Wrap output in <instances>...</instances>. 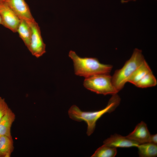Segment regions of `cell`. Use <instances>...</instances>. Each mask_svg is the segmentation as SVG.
<instances>
[{
	"label": "cell",
	"mask_w": 157,
	"mask_h": 157,
	"mask_svg": "<svg viewBox=\"0 0 157 157\" xmlns=\"http://www.w3.org/2000/svg\"><path fill=\"white\" fill-rule=\"evenodd\" d=\"M120 98L117 94L112 95L107 106L104 109L94 111H84L75 105L72 106L68 111L69 117L78 122L84 121L87 124L86 133L90 135L94 131L97 121L106 113H110L115 109L120 101Z\"/></svg>",
	"instance_id": "6da1fadb"
},
{
	"label": "cell",
	"mask_w": 157,
	"mask_h": 157,
	"mask_svg": "<svg viewBox=\"0 0 157 157\" xmlns=\"http://www.w3.org/2000/svg\"><path fill=\"white\" fill-rule=\"evenodd\" d=\"M69 56L72 60L75 74L85 78L94 75L110 74L113 66L100 63L96 58H82L74 51H70Z\"/></svg>",
	"instance_id": "7a4b0ae2"
},
{
	"label": "cell",
	"mask_w": 157,
	"mask_h": 157,
	"mask_svg": "<svg viewBox=\"0 0 157 157\" xmlns=\"http://www.w3.org/2000/svg\"><path fill=\"white\" fill-rule=\"evenodd\" d=\"M144 60L142 51L135 48L130 58L123 66L115 71L112 76V81L118 92L123 88L127 79Z\"/></svg>",
	"instance_id": "3957f363"
},
{
	"label": "cell",
	"mask_w": 157,
	"mask_h": 157,
	"mask_svg": "<svg viewBox=\"0 0 157 157\" xmlns=\"http://www.w3.org/2000/svg\"><path fill=\"white\" fill-rule=\"evenodd\" d=\"M83 84L87 89L98 94L112 95L118 92L112 83V76L109 74L97 75L86 78Z\"/></svg>",
	"instance_id": "277c9868"
},
{
	"label": "cell",
	"mask_w": 157,
	"mask_h": 157,
	"mask_svg": "<svg viewBox=\"0 0 157 157\" xmlns=\"http://www.w3.org/2000/svg\"><path fill=\"white\" fill-rule=\"evenodd\" d=\"M27 22L31 31L30 43L28 49L32 55L38 58L46 52V45L43 41L38 24L35 20Z\"/></svg>",
	"instance_id": "5b68a950"
},
{
	"label": "cell",
	"mask_w": 157,
	"mask_h": 157,
	"mask_svg": "<svg viewBox=\"0 0 157 157\" xmlns=\"http://www.w3.org/2000/svg\"><path fill=\"white\" fill-rule=\"evenodd\" d=\"M0 15L2 25L13 32H17L20 19L4 1L0 3Z\"/></svg>",
	"instance_id": "8992f818"
},
{
	"label": "cell",
	"mask_w": 157,
	"mask_h": 157,
	"mask_svg": "<svg viewBox=\"0 0 157 157\" xmlns=\"http://www.w3.org/2000/svg\"><path fill=\"white\" fill-rule=\"evenodd\" d=\"M4 1L20 19L26 21L35 20L24 0H5Z\"/></svg>",
	"instance_id": "52a82bcc"
},
{
	"label": "cell",
	"mask_w": 157,
	"mask_h": 157,
	"mask_svg": "<svg viewBox=\"0 0 157 157\" xmlns=\"http://www.w3.org/2000/svg\"><path fill=\"white\" fill-rule=\"evenodd\" d=\"M150 135L146 124L141 121L136 125L133 131L126 136L140 144L149 142Z\"/></svg>",
	"instance_id": "ba28073f"
},
{
	"label": "cell",
	"mask_w": 157,
	"mask_h": 157,
	"mask_svg": "<svg viewBox=\"0 0 157 157\" xmlns=\"http://www.w3.org/2000/svg\"><path fill=\"white\" fill-rule=\"evenodd\" d=\"M104 144L110 147L121 148L137 147L139 144L137 142L126 137L115 134L104 140Z\"/></svg>",
	"instance_id": "9c48e42d"
},
{
	"label": "cell",
	"mask_w": 157,
	"mask_h": 157,
	"mask_svg": "<svg viewBox=\"0 0 157 157\" xmlns=\"http://www.w3.org/2000/svg\"><path fill=\"white\" fill-rule=\"evenodd\" d=\"M15 118V114L9 108L0 121V136L12 137L11 129Z\"/></svg>",
	"instance_id": "30bf717a"
},
{
	"label": "cell",
	"mask_w": 157,
	"mask_h": 157,
	"mask_svg": "<svg viewBox=\"0 0 157 157\" xmlns=\"http://www.w3.org/2000/svg\"><path fill=\"white\" fill-rule=\"evenodd\" d=\"M151 71L150 67L145 60L127 79V82H129L135 85L147 74Z\"/></svg>",
	"instance_id": "8fae6325"
},
{
	"label": "cell",
	"mask_w": 157,
	"mask_h": 157,
	"mask_svg": "<svg viewBox=\"0 0 157 157\" xmlns=\"http://www.w3.org/2000/svg\"><path fill=\"white\" fill-rule=\"evenodd\" d=\"M20 23L18 27L17 32L20 37L28 48L30 43L31 35V29L29 25L26 20L20 19Z\"/></svg>",
	"instance_id": "7c38bea8"
},
{
	"label": "cell",
	"mask_w": 157,
	"mask_h": 157,
	"mask_svg": "<svg viewBox=\"0 0 157 157\" xmlns=\"http://www.w3.org/2000/svg\"><path fill=\"white\" fill-rule=\"evenodd\" d=\"M14 149L12 137L0 136V157H10Z\"/></svg>",
	"instance_id": "4fadbf2b"
},
{
	"label": "cell",
	"mask_w": 157,
	"mask_h": 157,
	"mask_svg": "<svg viewBox=\"0 0 157 157\" xmlns=\"http://www.w3.org/2000/svg\"><path fill=\"white\" fill-rule=\"evenodd\" d=\"M137 147L140 157H154L157 156V144L147 142L139 144Z\"/></svg>",
	"instance_id": "5bb4252c"
},
{
	"label": "cell",
	"mask_w": 157,
	"mask_h": 157,
	"mask_svg": "<svg viewBox=\"0 0 157 157\" xmlns=\"http://www.w3.org/2000/svg\"><path fill=\"white\" fill-rule=\"evenodd\" d=\"M116 148L104 144L98 148L92 157H114L116 155Z\"/></svg>",
	"instance_id": "9a60e30c"
},
{
	"label": "cell",
	"mask_w": 157,
	"mask_h": 157,
	"mask_svg": "<svg viewBox=\"0 0 157 157\" xmlns=\"http://www.w3.org/2000/svg\"><path fill=\"white\" fill-rule=\"evenodd\" d=\"M157 84L156 79L151 71L147 74L135 85L138 88H144L154 86Z\"/></svg>",
	"instance_id": "2e32d148"
},
{
	"label": "cell",
	"mask_w": 157,
	"mask_h": 157,
	"mask_svg": "<svg viewBox=\"0 0 157 157\" xmlns=\"http://www.w3.org/2000/svg\"><path fill=\"white\" fill-rule=\"evenodd\" d=\"M9 108L4 99L0 97V121Z\"/></svg>",
	"instance_id": "e0dca14e"
},
{
	"label": "cell",
	"mask_w": 157,
	"mask_h": 157,
	"mask_svg": "<svg viewBox=\"0 0 157 157\" xmlns=\"http://www.w3.org/2000/svg\"><path fill=\"white\" fill-rule=\"evenodd\" d=\"M155 144L157 143V135L155 134L150 135L149 142Z\"/></svg>",
	"instance_id": "ac0fdd59"
},
{
	"label": "cell",
	"mask_w": 157,
	"mask_h": 157,
	"mask_svg": "<svg viewBox=\"0 0 157 157\" xmlns=\"http://www.w3.org/2000/svg\"><path fill=\"white\" fill-rule=\"evenodd\" d=\"M132 0H133V1H135V0H127V1H125L124 0H122L121 1V2L122 3H125V2H128V1H132Z\"/></svg>",
	"instance_id": "d6986e66"
},
{
	"label": "cell",
	"mask_w": 157,
	"mask_h": 157,
	"mask_svg": "<svg viewBox=\"0 0 157 157\" xmlns=\"http://www.w3.org/2000/svg\"><path fill=\"white\" fill-rule=\"evenodd\" d=\"M0 24L2 25V19L0 15Z\"/></svg>",
	"instance_id": "ffe728a7"
},
{
	"label": "cell",
	"mask_w": 157,
	"mask_h": 157,
	"mask_svg": "<svg viewBox=\"0 0 157 157\" xmlns=\"http://www.w3.org/2000/svg\"><path fill=\"white\" fill-rule=\"evenodd\" d=\"M5 0H0V3H1L4 1Z\"/></svg>",
	"instance_id": "44dd1931"
}]
</instances>
